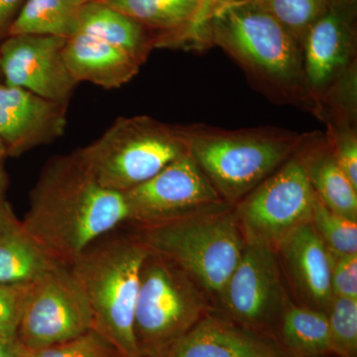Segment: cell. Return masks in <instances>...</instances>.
I'll return each instance as SVG.
<instances>
[{
    "label": "cell",
    "mask_w": 357,
    "mask_h": 357,
    "mask_svg": "<svg viewBox=\"0 0 357 357\" xmlns=\"http://www.w3.org/2000/svg\"><path fill=\"white\" fill-rule=\"evenodd\" d=\"M126 222L123 194L102 187L77 150L45 164L21 222L40 248L64 265Z\"/></svg>",
    "instance_id": "1"
},
{
    "label": "cell",
    "mask_w": 357,
    "mask_h": 357,
    "mask_svg": "<svg viewBox=\"0 0 357 357\" xmlns=\"http://www.w3.org/2000/svg\"><path fill=\"white\" fill-rule=\"evenodd\" d=\"M211 44L227 52L274 100L314 105L305 83L300 44L252 2L218 6L206 30V46Z\"/></svg>",
    "instance_id": "2"
},
{
    "label": "cell",
    "mask_w": 357,
    "mask_h": 357,
    "mask_svg": "<svg viewBox=\"0 0 357 357\" xmlns=\"http://www.w3.org/2000/svg\"><path fill=\"white\" fill-rule=\"evenodd\" d=\"M121 227L89 244L68 266L88 300L93 330L121 357H140L134 316L141 268L149 250L138 234H121Z\"/></svg>",
    "instance_id": "3"
},
{
    "label": "cell",
    "mask_w": 357,
    "mask_h": 357,
    "mask_svg": "<svg viewBox=\"0 0 357 357\" xmlns=\"http://www.w3.org/2000/svg\"><path fill=\"white\" fill-rule=\"evenodd\" d=\"M178 128L188 152L227 204L243 199L283 165L305 137L275 128Z\"/></svg>",
    "instance_id": "4"
},
{
    "label": "cell",
    "mask_w": 357,
    "mask_h": 357,
    "mask_svg": "<svg viewBox=\"0 0 357 357\" xmlns=\"http://www.w3.org/2000/svg\"><path fill=\"white\" fill-rule=\"evenodd\" d=\"M102 187H137L188 151L178 126L147 115L121 117L95 142L77 150Z\"/></svg>",
    "instance_id": "5"
},
{
    "label": "cell",
    "mask_w": 357,
    "mask_h": 357,
    "mask_svg": "<svg viewBox=\"0 0 357 357\" xmlns=\"http://www.w3.org/2000/svg\"><path fill=\"white\" fill-rule=\"evenodd\" d=\"M138 229L150 252L170 260L218 295L236 269L245 244L236 215L227 210Z\"/></svg>",
    "instance_id": "6"
},
{
    "label": "cell",
    "mask_w": 357,
    "mask_h": 357,
    "mask_svg": "<svg viewBox=\"0 0 357 357\" xmlns=\"http://www.w3.org/2000/svg\"><path fill=\"white\" fill-rule=\"evenodd\" d=\"M206 314L196 282L170 260L149 251L141 268L134 316L140 357L163 356Z\"/></svg>",
    "instance_id": "7"
},
{
    "label": "cell",
    "mask_w": 357,
    "mask_h": 357,
    "mask_svg": "<svg viewBox=\"0 0 357 357\" xmlns=\"http://www.w3.org/2000/svg\"><path fill=\"white\" fill-rule=\"evenodd\" d=\"M123 196L128 222L138 227L225 211L229 204L188 151Z\"/></svg>",
    "instance_id": "8"
},
{
    "label": "cell",
    "mask_w": 357,
    "mask_h": 357,
    "mask_svg": "<svg viewBox=\"0 0 357 357\" xmlns=\"http://www.w3.org/2000/svg\"><path fill=\"white\" fill-rule=\"evenodd\" d=\"M316 195L298 151L274 175L246 195L237 222L246 241L273 246L294 229L311 222Z\"/></svg>",
    "instance_id": "9"
},
{
    "label": "cell",
    "mask_w": 357,
    "mask_h": 357,
    "mask_svg": "<svg viewBox=\"0 0 357 357\" xmlns=\"http://www.w3.org/2000/svg\"><path fill=\"white\" fill-rule=\"evenodd\" d=\"M91 330L93 316L83 289L70 267L58 263L30 288L18 326V344L24 351H35Z\"/></svg>",
    "instance_id": "10"
},
{
    "label": "cell",
    "mask_w": 357,
    "mask_h": 357,
    "mask_svg": "<svg viewBox=\"0 0 357 357\" xmlns=\"http://www.w3.org/2000/svg\"><path fill=\"white\" fill-rule=\"evenodd\" d=\"M356 17V0H335L305 36V83L316 110L337 82L354 70Z\"/></svg>",
    "instance_id": "11"
},
{
    "label": "cell",
    "mask_w": 357,
    "mask_h": 357,
    "mask_svg": "<svg viewBox=\"0 0 357 357\" xmlns=\"http://www.w3.org/2000/svg\"><path fill=\"white\" fill-rule=\"evenodd\" d=\"M65 38L40 35L7 36L0 46L6 84L68 105L77 83L63 57Z\"/></svg>",
    "instance_id": "12"
},
{
    "label": "cell",
    "mask_w": 357,
    "mask_h": 357,
    "mask_svg": "<svg viewBox=\"0 0 357 357\" xmlns=\"http://www.w3.org/2000/svg\"><path fill=\"white\" fill-rule=\"evenodd\" d=\"M220 297L227 312L243 325L267 323L278 312L283 291L274 249L245 241L243 255Z\"/></svg>",
    "instance_id": "13"
},
{
    "label": "cell",
    "mask_w": 357,
    "mask_h": 357,
    "mask_svg": "<svg viewBox=\"0 0 357 357\" xmlns=\"http://www.w3.org/2000/svg\"><path fill=\"white\" fill-rule=\"evenodd\" d=\"M67 105L0 84V140L7 155L20 156L63 136Z\"/></svg>",
    "instance_id": "14"
},
{
    "label": "cell",
    "mask_w": 357,
    "mask_h": 357,
    "mask_svg": "<svg viewBox=\"0 0 357 357\" xmlns=\"http://www.w3.org/2000/svg\"><path fill=\"white\" fill-rule=\"evenodd\" d=\"M162 357H281L266 340L227 319L206 314Z\"/></svg>",
    "instance_id": "15"
},
{
    "label": "cell",
    "mask_w": 357,
    "mask_h": 357,
    "mask_svg": "<svg viewBox=\"0 0 357 357\" xmlns=\"http://www.w3.org/2000/svg\"><path fill=\"white\" fill-rule=\"evenodd\" d=\"M278 245L301 292L318 306L330 307L333 298V255L312 223H305L294 229Z\"/></svg>",
    "instance_id": "16"
},
{
    "label": "cell",
    "mask_w": 357,
    "mask_h": 357,
    "mask_svg": "<svg viewBox=\"0 0 357 357\" xmlns=\"http://www.w3.org/2000/svg\"><path fill=\"white\" fill-rule=\"evenodd\" d=\"M63 57L77 84L88 82L107 89L128 84L141 66L126 52L83 33L66 40Z\"/></svg>",
    "instance_id": "17"
},
{
    "label": "cell",
    "mask_w": 357,
    "mask_h": 357,
    "mask_svg": "<svg viewBox=\"0 0 357 357\" xmlns=\"http://www.w3.org/2000/svg\"><path fill=\"white\" fill-rule=\"evenodd\" d=\"M77 33L126 52L139 65L146 62L157 45L154 33L105 1L81 4L77 13Z\"/></svg>",
    "instance_id": "18"
},
{
    "label": "cell",
    "mask_w": 357,
    "mask_h": 357,
    "mask_svg": "<svg viewBox=\"0 0 357 357\" xmlns=\"http://www.w3.org/2000/svg\"><path fill=\"white\" fill-rule=\"evenodd\" d=\"M301 153L312 191L328 210L357 222V189L338 166L328 138L306 134Z\"/></svg>",
    "instance_id": "19"
},
{
    "label": "cell",
    "mask_w": 357,
    "mask_h": 357,
    "mask_svg": "<svg viewBox=\"0 0 357 357\" xmlns=\"http://www.w3.org/2000/svg\"><path fill=\"white\" fill-rule=\"evenodd\" d=\"M57 264L26 232L15 215L0 222V284H34Z\"/></svg>",
    "instance_id": "20"
},
{
    "label": "cell",
    "mask_w": 357,
    "mask_h": 357,
    "mask_svg": "<svg viewBox=\"0 0 357 357\" xmlns=\"http://www.w3.org/2000/svg\"><path fill=\"white\" fill-rule=\"evenodd\" d=\"M154 33L156 47L184 46L198 0H105Z\"/></svg>",
    "instance_id": "21"
},
{
    "label": "cell",
    "mask_w": 357,
    "mask_h": 357,
    "mask_svg": "<svg viewBox=\"0 0 357 357\" xmlns=\"http://www.w3.org/2000/svg\"><path fill=\"white\" fill-rule=\"evenodd\" d=\"M79 0H25L7 36L40 35L68 39L77 33Z\"/></svg>",
    "instance_id": "22"
},
{
    "label": "cell",
    "mask_w": 357,
    "mask_h": 357,
    "mask_svg": "<svg viewBox=\"0 0 357 357\" xmlns=\"http://www.w3.org/2000/svg\"><path fill=\"white\" fill-rule=\"evenodd\" d=\"M282 335L289 349L299 356L332 354L328 316L318 310L290 307L284 314Z\"/></svg>",
    "instance_id": "23"
},
{
    "label": "cell",
    "mask_w": 357,
    "mask_h": 357,
    "mask_svg": "<svg viewBox=\"0 0 357 357\" xmlns=\"http://www.w3.org/2000/svg\"><path fill=\"white\" fill-rule=\"evenodd\" d=\"M335 0H252L253 4L266 11L281 23L300 44L310 28L325 14Z\"/></svg>",
    "instance_id": "24"
},
{
    "label": "cell",
    "mask_w": 357,
    "mask_h": 357,
    "mask_svg": "<svg viewBox=\"0 0 357 357\" xmlns=\"http://www.w3.org/2000/svg\"><path fill=\"white\" fill-rule=\"evenodd\" d=\"M311 223L333 255H357V222L328 210L317 196Z\"/></svg>",
    "instance_id": "25"
},
{
    "label": "cell",
    "mask_w": 357,
    "mask_h": 357,
    "mask_svg": "<svg viewBox=\"0 0 357 357\" xmlns=\"http://www.w3.org/2000/svg\"><path fill=\"white\" fill-rule=\"evenodd\" d=\"M328 309L332 354L357 357V300L333 297Z\"/></svg>",
    "instance_id": "26"
},
{
    "label": "cell",
    "mask_w": 357,
    "mask_h": 357,
    "mask_svg": "<svg viewBox=\"0 0 357 357\" xmlns=\"http://www.w3.org/2000/svg\"><path fill=\"white\" fill-rule=\"evenodd\" d=\"M20 357H121L116 349L95 330L62 344L35 351H24Z\"/></svg>",
    "instance_id": "27"
},
{
    "label": "cell",
    "mask_w": 357,
    "mask_h": 357,
    "mask_svg": "<svg viewBox=\"0 0 357 357\" xmlns=\"http://www.w3.org/2000/svg\"><path fill=\"white\" fill-rule=\"evenodd\" d=\"M330 123L328 143L338 166L357 189V137L352 121L345 117Z\"/></svg>",
    "instance_id": "28"
},
{
    "label": "cell",
    "mask_w": 357,
    "mask_h": 357,
    "mask_svg": "<svg viewBox=\"0 0 357 357\" xmlns=\"http://www.w3.org/2000/svg\"><path fill=\"white\" fill-rule=\"evenodd\" d=\"M31 286L0 284V337L17 340L18 326Z\"/></svg>",
    "instance_id": "29"
},
{
    "label": "cell",
    "mask_w": 357,
    "mask_h": 357,
    "mask_svg": "<svg viewBox=\"0 0 357 357\" xmlns=\"http://www.w3.org/2000/svg\"><path fill=\"white\" fill-rule=\"evenodd\" d=\"M332 291L333 297L357 300V255H333Z\"/></svg>",
    "instance_id": "30"
},
{
    "label": "cell",
    "mask_w": 357,
    "mask_h": 357,
    "mask_svg": "<svg viewBox=\"0 0 357 357\" xmlns=\"http://www.w3.org/2000/svg\"><path fill=\"white\" fill-rule=\"evenodd\" d=\"M222 0H198L194 17L185 35L184 46L201 48L206 46V30L211 16Z\"/></svg>",
    "instance_id": "31"
},
{
    "label": "cell",
    "mask_w": 357,
    "mask_h": 357,
    "mask_svg": "<svg viewBox=\"0 0 357 357\" xmlns=\"http://www.w3.org/2000/svg\"><path fill=\"white\" fill-rule=\"evenodd\" d=\"M24 2L25 0H0V37L7 35Z\"/></svg>",
    "instance_id": "32"
},
{
    "label": "cell",
    "mask_w": 357,
    "mask_h": 357,
    "mask_svg": "<svg viewBox=\"0 0 357 357\" xmlns=\"http://www.w3.org/2000/svg\"><path fill=\"white\" fill-rule=\"evenodd\" d=\"M8 180L3 168V159H0V222L14 215L10 204L6 201V190Z\"/></svg>",
    "instance_id": "33"
},
{
    "label": "cell",
    "mask_w": 357,
    "mask_h": 357,
    "mask_svg": "<svg viewBox=\"0 0 357 357\" xmlns=\"http://www.w3.org/2000/svg\"><path fill=\"white\" fill-rule=\"evenodd\" d=\"M22 347L17 340L0 337V357H20Z\"/></svg>",
    "instance_id": "34"
},
{
    "label": "cell",
    "mask_w": 357,
    "mask_h": 357,
    "mask_svg": "<svg viewBox=\"0 0 357 357\" xmlns=\"http://www.w3.org/2000/svg\"><path fill=\"white\" fill-rule=\"evenodd\" d=\"M250 1H252V0H222L220 6H225V4L246 3V2Z\"/></svg>",
    "instance_id": "35"
},
{
    "label": "cell",
    "mask_w": 357,
    "mask_h": 357,
    "mask_svg": "<svg viewBox=\"0 0 357 357\" xmlns=\"http://www.w3.org/2000/svg\"><path fill=\"white\" fill-rule=\"evenodd\" d=\"M7 156V152L6 149V146H4L2 141L0 140V159H4Z\"/></svg>",
    "instance_id": "36"
},
{
    "label": "cell",
    "mask_w": 357,
    "mask_h": 357,
    "mask_svg": "<svg viewBox=\"0 0 357 357\" xmlns=\"http://www.w3.org/2000/svg\"><path fill=\"white\" fill-rule=\"evenodd\" d=\"M79 3L83 4L89 1H105V0H79Z\"/></svg>",
    "instance_id": "37"
},
{
    "label": "cell",
    "mask_w": 357,
    "mask_h": 357,
    "mask_svg": "<svg viewBox=\"0 0 357 357\" xmlns=\"http://www.w3.org/2000/svg\"><path fill=\"white\" fill-rule=\"evenodd\" d=\"M0 75H2V74H1V69H0Z\"/></svg>",
    "instance_id": "38"
},
{
    "label": "cell",
    "mask_w": 357,
    "mask_h": 357,
    "mask_svg": "<svg viewBox=\"0 0 357 357\" xmlns=\"http://www.w3.org/2000/svg\"><path fill=\"white\" fill-rule=\"evenodd\" d=\"M299 357H305V356H299Z\"/></svg>",
    "instance_id": "39"
}]
</instances>
